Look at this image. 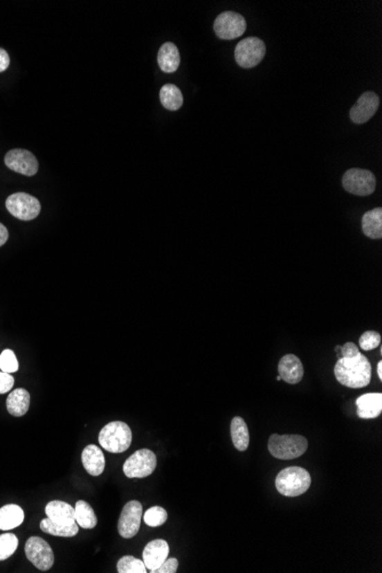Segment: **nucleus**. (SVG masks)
I'll return each instance as SVG.
<instances>
[{"instance_id":"f257e3e1","label":"nucleus","mask_w":382,"mask_h":573,"mask_svg":"<svg viewBox=\"0 0 382 573\" xmlns=\"http://www.w3.org/2000/svg\"><path fill=\"white\" fill-rule=\"evenodd\" d=\"M334 376L348 388L361 389L370 385L372 367L366 356L358 353L353 357H341L334 366Z\"/></svg>"},{"instance_id":"f03ea898","label":"nucleus","mask_w":382,"mask_h":573,"mask_svg":"<svg viewBox=\"0 0 382 573\" xmlns=\"http://www.w3.org/2000/svg\"><path fill=\"white\" fill-rule=\"evenodd\" d=\"M275 484L277 491L284 497H299L308 491L311 484V476L303 468L287 467L277 475Z\"/></svg>"},{"instance_id":"7ed1b4c3","label":"nucleus","mask_w":382,"mask_h":573,"mask_svg":"<svg viewBox=\"0 0 382 573\" xmlns=\"http://www.w3.org/2000/svg\"><path fill=\"white\" fill-rule=\"evenodd\" d=\"M101 446L111 453H122L132 443V430L122 421H112L104 426L99 434Z\"/></svg>"},{"instance_id":"20e7f679","label":"nucleus","mask_w":382,"mask_h":573,"mask_svg":"<svg viewBox=\"0 0 382 573\" xmlns=\"http://www.w3.org/2000/svg\"><path fill=\"white\" fill-rule=\"evenodd\" d=\"M308 441L301 435L273 434L268 441V450L275 458L293 460L307 451Z\"/></svg>"},{"instance_id":"39448f33","label":"nucleus","mask_w":382,"mask_h":573,"mask_svg":"<svg viewBox=\"0 0 382 573\" xmlns=\"http://www.w3.org/2000/svg\"><path fill=\"white\" fill-rule=\"evenodd\" d=\"M266 55L264 40L257 37H248L241 40L235 50V59L238 66L244 69L257 66Z\"/></svg>"},{"instance_id":"423d86ee","label":"nucleus","mask_w":382,"mask_h":573,"mask_svg":"<svg viewBox=\"0 0 382 573\" xmlns=\"http://www.w3.org/2000/svg\"><path fill=\"white\" fill-rule=\"evenodd\" d=\"M343 185L345 190L355 196H370L376 191V176L367 170L350 168L343 174Z\"/></svg>"},{"instance_id":"0eeeda50","label":"nucleus","mask_w":382,"mask_h":573,"mask_svg":"<svg viewBox=\"0 0 382 573\" xmlns=\"http://www.w3.org/2000/svg\"><path fill=\"white\" fill-rule=\"evenodd\" d=\"M157 467V458L154 452L142 448L134 452L124 464L122 471L129 478H148Z\"/></svg>"},{"instance_id":"6e6552de","label":"nucleus","mask_w":382,"mask_h":573,"mask_svg":"<svg viewBox=\"0 0 382 573\" xmlns=\"http://www.w3.org/2000/svg\"><path fill=\"white\" fill-rule=\"evenodd\" d=\"M7 211L14 218L22 221H30L36 219L39 215L40 203L36 197L26 192H17L10 194L6 199Z\"/></svg>"},{"instance_id":"1a4fd4ad","label":"nucleus","mask_w":382,"mask_h":573,"mask_svg":"<svg viewBox=\"0 0 382 573\" xmlns=\"http://www.w3.org/2000/svg\"><path fill=\"white\" fill-rule=\"evenodd\" d=\"M246 30L244 17L236 12H224L215 21V31L220 39L231 40L241 37Z\"/></svg>"},{"instance_id":"9d476101","label":"nucleus","mask_w":382,"mask_h":573,"mask_svg":"<svg viewBox=\"0 0 382 573\" xmlns=\"http://www.w3.org/2000/svg\"><path fill=\"white\" fill-rule=\"evenodd\" d=\"M26 555L40 571L50 570L54 564V553L50 545L39 537H31L26 544Z\"/></svg>"},{"instance_id":"9b49d317","label":"nucleus","mask_w":382,"mask_h":573,"mask_svg":"<svg viewBox=\"0 0 382 573\" xmlns=\"http://www.w3.org/2000/svg\"><path fill=\"white\" fill-rule=\"evenodd\" d=\"M143 508L140 501L132 500L122 508L119 516L118 532L122 538L131 539L138 534L141 524Z\"/></svg>"},{"instance_id":"f8f14e48","label":"nucleus","mask_w":382,"mask_h":573,"mask_svg":"<svg viewBox=\"0 0 382 573\" xmlns=\"http://www.w3.org/2000/svg\"><path fill=\"white\" fill-rule=\"evenodd\" d=\"M5 164L12 171L33 176L38 172V161L33 152L24 150V149H13L7 152L5 156Z\"/></svg>"},{"instance_id":"ddd939ff","label":"nucleus","mask_w":382,"mask_h":573,"mask_svg":"<svg viewBox=\"0 0 382 573\" xmlns=\"http://www.w3.org/2000/svg\"><path fill=\"white\" fill-rule=\"evenodd\" d=\"M379 96L376 93L365 92L350 109V119L355 124L369 122L379 108Z\"/></svg>"},{"instance_id":"4468645a","label":"nucleus","mask_w":382,"mask_h":573,"mask_svg":"<svg viewBox=\"0 0 382 573\" xmlns=\"http://www.w3.org/2000/svg\"><path fill=\"white\" fill-rule=\"evenodd\" d=\"M170 554V546L163 539H156L147 544L143 550V563L150 572L158 569Z\"/></svg>"},{"instance_id":"2eb2a0df","label":"nucleus","mask_w":382,"mask_h":573,"mask_svg":"<svg viewBox=\"0 0 382 573\" xmlns=\"http://www.w3.org/2000/svg\"><path fill=\"white\" fill-rule=\"evenodd\" d=\"M278 372L282 380L290 383V385H295L302 380L303 374H304V370H303L302 363H301L299 357L292 354L285 355L280 358V364H278Z\"/></svg>"},{"instance_id":"dca6fc26","label":"nucleus","mask_w":382,"mask_h":573,"mask_svg":"<svg viewBox=\"0 0 382 573\" xmlns=\"http://www.w3.org/2000/svg\"><path fill=\"white\" fill-rule=\"evenodd\" d=\"M356 406L359 418H376L382 412V395L380 392L364 394L356 399Z\"/></svg>"},{"instance_id":"f3484780","label":"nucleus","mask_w":382,"mask_h":573,"mask_svg":"<svg viewBox=\"0 0 382 573\" xmlns=\"http://www.w3.org/2000/svg\"><path fill=\"white\" fill-rule=\"evenodd\" d=\"M82 466L92 476H100L106 467V459L98 445L89 444L82 453Z\"/></svg>"},{"instance_id":"a211bd4d","label":"nucleus","mask_w":382,"mask_h":573,"mask_svg":"<svg viewBox=\"0 0 382 573\" xmlns=\"http://www.w3.org/2000/svg\"><path fill=\"white\" fill-rule=\"evenodd\" d=\"M45 513L47 518L56 523L73 524L76 522L75 507L64 501H51L45 507Z\"/></svg>"},{"instance_id":"6ab92c4d","label":"nucleus","mask_w":382,"mask_h":573,"mask_svg":"<svg viewBox=\"0 0 382 573\" xmlns=\"http://www.w3.org/2000/svg\"><path fill=\"white\" fill-rule=\"evenodd\" d=\"M159 68L166 73H175L180 66V53L178 47L173 43H165L158 52Z\"/></svg>"},{"instance_id":"aec40b11","label":"nucleus","mask_w":382,"mask_h":573,"mask_svg":"<svg viewBox=\"0 0 382 573\" xmlns=\"http://www.w3.org/2000/svg\"><path fill=\"white\" fill-rule=\"evenodd\" d=\"M7 411L14 417H24L29 410L30 394L24 388H17L10 392L6 401Z\"/></svg>"},{"instance_id":"412c9836","label":"nucleus","mask_w":382,"mask_h":573,"mask_svg":"<svg viewBox=\"0 0 382 573\" xmlns=\"http://www.w3.org/2000/svg\"><path fill=\"white\" fill-rule=\"evenodd\" d=\"M363 233L371 239L382 237V208H376L366 212L362 219Z\"/></svg>"},{"instance_id":"4be33fe9","label":"nucleus","mask_w":382,"mask_h":573,"mask_svg":"<svg viewBox=\"0 0 382 573\" xmlns=\"http://www.w3.org/2000/svg\"><path fill=\"white\" fill-rule=\"evenodd\" d=\"M24 511L17 504H6L0 508V530L10 531L24 523Z\"/></svg>"},{"instance_id":"5701e85b","label":"nucleus","mask_w":382,"mask_h":573,"mask_svg":"<svg viewBox=\"0 0 382 573\" xmlns=\"http://www.w3.org/2000/svg\"><path fill=\"white\" fill-rule=\"evenodd\" d=\"M40 529L45 534H51V536H56V537L63 538H73L78 534L80 531V525L77 522L73 524H62L56 523L54 520L50 518H44L40 522Z\"/></svg>"},{"instance_id":"b1692460","label":"nucleus","mask_w":382,"mask_h":573,"mask_svg":"<svg viewBox=\"0 0 382 573\" xmlns=\"http://www.w3.org/2000/svg\"><path fill=\"white\" fill-rule=\"evenodd\" d=\"M230 433L235 448H237L238 451H246L250 444V434L244 419L235 417L231 420Z\"/></svg>"},{"instance_id":"393cba45","label":"nucleus","mask_w":382,"mask_h":573,"mask_svg":"<svg viewBox=\"0 0 382 573\" xmlns=\"http://www.w3.org/2000/svg\"><path fill=\"white\" fill-rule=\"evenodd\" d=\"M159 99L165 109L171 110V111H176L183 104V96H182L181 91L178 86L172 85V84L163 86L159 92Z\"/></svg>"},{"instance_id":"a878e982","label":"nucleus","mask_w":382,"mask_h":573,"mask_svg":"<svg viewBox=\"0 0 382 573\" xmlns=\"http://www.w3.org/2000/svg\"><path fill=\"white\" fill-rule=\"evenodd\" d=\"M75 518L80 527L82 529H87V530L94 529L98 524L96 511L89 502L84 500L77 501L76 506H75Z\"/></svg>"},{"instance_id":"bb28decb","label":"nucleus","mask_w":382,"mask_h":573,"mask_svg":"<svg viewBox=\"0 0 382 573\" xmlns=\"http://www.w3.org/2000/svg\"><path fill=\"white\" fill-rule=\"evenodd\" d=\"M117 570L119 573H147V567L143 561L126 555L118 561Z\"/></svg>"},{"instance_id":"cd10ccee","label":"nucleus","mask_w":382,"mask_h":573,"mask_svg":"<svg viewBox=\"0 0 382 573\" xmlns=\"http://www.w3.org/2000/svg\"><path fill=\"white\" fill-rule=\"evenodd\" d=\"M19 546L17 536L13 534H0V561L10 558Z\"/></svg>"},{"instance_id":"c85d7f7f","label":"nucleus","mask_w":382,"mask_h":573,"mask_svg":"<svg viewBox=\"0 0 382 573\" xmlns=\"http://www.w3.org/2000/svg\"><path fill=\"white\" fill-rule=\"evenodd\" d=\"M142 518L149 527H161L167 520V511H165L163 507L155 506V507L149 508Z\"/></svg>"},{"instance_id":"c756f323","label":"nucleus","mask_w":382,"mask_h":573,"mask_svg":"<svg viewBox=\"0 0 382 573\" xmlns=\"http://www.w3.org/2000/svg\"><path fill=\"white\" fill-rule=\"evenodd\" d=\"M0 370L10 374L19 370V361L13 350L5 349L0 354Z\"/></svg>"},{"instance_id":"7c9ffc66","label":"nucleus","mask_w":382,"mask_h":573,"mask_svg":"<svg viewBox=\"0 0 382 573\" xmlns=\"http://www.w3.org/2000/svg\"><path fill=\"white\" fill-rule=\"evenodd\" d=\"M380 343L381 336L376 331H366L359 338V347L365 352L376 349V347L380 346Z\"/></svg>"},{"instance_id":"2f4dec72","label":"nucleus","mask_w":382,"mask_h":573,"mask_svg":"<svg viewBox=\"0 0 382 573\" xmlns=\"http://www.w3.org/2000/svg\"><path fill=\"white\" fill-rule=\"evenodd\" d=\"M179 561L176 558H166L164 563L152 571V573H175L178 570Z\"/></svg>"},{"instance_id":"473e14b6","label":"nucleus","mask_w":382,"mask_h":573,"mask_svg":"<svg viewBox=\"0 0 382 573\" xmlns=\"http://www.w3.org/2000/svg\"><path fill=\"white\" fill-rule=\"evenodd\" d=\"M14 378L12 374L6 372H0V394H6L13 388Z\"/></svg>"},{"instance_id":"72a5a7b5","label":"nucleus","mask_w":382,"mask_h":573,"mask_svg":"<svg viewBox=\"0 0 382 573\" xmlns=\"http://www.w3.org/2000/svg\"><path fill=\"white\" fill-rule=\"evenodd\" d=\"M340 350H341L343 357H353L359 353L357 346L353 343H345L343 347H340Z\"/></svg>"},{"instance_id":"f704fd0d","label":"nucleus","mask_w":382,"mask_h":573,"mask_svg":"<svg viewBox=\"0 0 382 573\" xmlns=\"http://www.w3.org/2000/svg\"><path fill=\"white\" fill-rule=\"evenodd\" d=\"M10 55L3 48H0V73H3L10 66Z\"/></svg>"},{"instance_id":"c9c22d12","label":"nucleus","mask_w":382,"mask_h":573,"mask_svg":"<svg viewBox=\"0 0 382 573\" xmlns=\"http://www.w3.org/2000/svg\"><path fill=\"white\" fill-rule=\"evenodd\" d=\"M8 236L10 235H8L7 228L3 224H0V246H3L6 243L7 239H8Z\"/></svg>"},{"instance_id":"e433bc0d","label":"nucleus","mask_w":382,"mask_h":573,"mask_svg":"<svg viewBox=\"0 0 382 573\" xmlns=\"http://www.w3.org/2000/svg\"><path fill=\"white\" fill-rule=\"evenodd\" d=\"M376 372H378V376H379L380 380L382 379V362L380 361L378 363V365H376Z\"/></svg>"}]
</instances>
